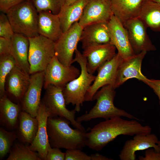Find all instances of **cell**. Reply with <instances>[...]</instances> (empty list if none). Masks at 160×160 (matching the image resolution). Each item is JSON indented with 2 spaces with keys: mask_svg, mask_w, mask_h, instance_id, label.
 <instances>
[{
  "mask_svg": "<svg viewBox=\"0 0 160 160\" xmlns=\"http://www.w3.org/2000/svg\"><path fill=\"white\" fill-rule=\"evenodd\" d=\"M116 117L101 122L86 133L85 145L93 150H101L108 143L121 135L133 136L150 134L151 128L134 119L127 120Z\"/></svg>",
  "mask_w": 160,
  "mask_h": 160,
  "instance_id": "cell-1",
  "label": "cell"
},
{
  "mask_svg": "<svg viewBox=\"0 0 160 160\" xmlns=\"http://www.w3.org/2000/svg\"><path fill=\"white\" fill-rule=\"evenodd\" d=\"M70 122L61 117H49L47 133L52 147L81 149L85 145L86 132L69 126Z\"/></svg>",
  "mask_w": 160,
  "mask_h": 160,
  "instance_id": "cell-2",
  "label": "cell"
},
{
  "mask_svg": "<svg viewBox=\"0 0 160 160\" xmlns=\"http://www.w3.org/2000/svg\"><path fill=\"white\" fill-rule=\"evenodd\" d=\"M115 89L109 85L101 87L93 97V100L97 101L95 105L89 112L78 117L76 119L77 121L81 123L97 118L107 120L118 116L140 120L134 116L114 105L113 101L116 94Z\"/></svg>",
  "mask_w": 160,
  "mask_h": 160,
  "instance_id": "cell-3",
  "label": "cell"
},
{
  "mask_svg": "<svg viewBox=\"0 0 160 160\" xmlns=\"http://www.w3.org/2000/svg\"><path fill=\"white\" fill-rule=\"evenodd\" d=\"M73 63L76 62L81 68V73L76 78L68 82L63 88V92L66 105L71 104L75 106L74 109L79 112L81 107L85 101L86 94L95 79L96 76L88 71L87 60L77 49L75 52Z\"/></svg>",
  "mask_w": 160,
  "mask_h": 160,
  "instance_id": "cell-4",
  "label": "cell"
},
{
  "mask_svg": "<svg viewBox=\"0 0 160 160\" xmlns=\"http://www.w3.org/2000/svg\"><path fill=\"white\" fill-rule=\"evenodd\" d=\"M15 33L28 38L39 35L38 13L31 3L25 0L6 13Z\"/></svg>",
  "mask_w": 160,
  "mask_h": 160,
  "instance_id": "cell-5",
  "label": "cell"
},
{
  "mask_svg": "<svg viewBox=\"0 0 160 160\" xmlns=\"http://www.w3.org/2000/svg\"><path fill=\"white\" fill-rule=\"evenodd\" d=\"M28 38L31 75L44 71L55 55V42L39 34Z\"/></svg>",
  "mask_w": 160,
  "mask_h": 160,
  "instance_id": "cell-6",
  "label": "cell"
},
{
  "mask_svg": "<svg viewBox=\"0 0 160 160\" xmlns=\"http://www.w3.org/2000/svg\"><path fill=\"white\" fill-rule=\"evenodd\" d=\"M45 89V93L41 101L47 110L49 117L64 118L68 120L76 129L85 131L81 123L78 122L75 119L76 111L75 110L70 111L66 108L63 88L50 85Z\"/></svg>",
  "mask_w": 160,
  "mask_h": 160,
  "instance_id": "cell-7",
  "label": "cell"
},
{
  "mask_svg": "<svg viewBox=\"0 0 160 160\" xmlns=\"http://www.w3.org/2000/svg\"><path fill=\"white\" fill-rule=\"evenodd\" d=\"M82 29L78 22H76L55 41V55L65 66H70L73 63V54L77 49Z\"/></svg>",
  "mask_w": 160,
  "mask_h": 160,
  "instance_id": "cell-8",
  "label": "cell"
},
{
  "mask_svg": "<svg viewBox=\"0 0 160 160\" xmlns=\"http://www.w3.org/2000/svg\"><path fill=\"white\" fill-rule=\"evenodd\" d=\"M44 72L45 89L50 85L63 88L68 82L77 78L80 74L81 71L72 65H64L55 55Z\"/></svg>",
  "mask_w": 160,
  "mask_h": 160,
  "instance_id": "cell-9",
  "label": "cell"
},
{
  "mask_svg": "<svg viewBox=\"0 0 160 160\" xmlns=\"http://www.w3.org/2000/svg\"><path fill=\"white\" fill-rule=\"evenodd\" d=\"M122 59L117 53L98 68L95 79L86 94L85 101H92L96 92L104 86L109 85L114 87L119 67Z\"/></svg>",
  "mask_w": 160,
  "mask_h": 160,
  "instance_id": "cell-10",
  "label": "cell"
},
{
  "mask_svg": "<svg viewBox=\"0 0 160 160\" xmlns=\"http://www.w3.org/2000/svg\"><path fill=\"white\" fill-rule=\"evenodd\" d=\"M123 25L127 30L130 44L135 53L156 50L147 33V27L139 18L130 19Z\"/></svg>",
  "mask_w": 160,
  "mask_h": 160,
  "instance_id": "cell-11",
  "label": "cell"
},
{
  "mask_svg": "<svg viewBox=\"0 0 160 160\" xmlns=\"http://www.w3.org/2000/svg\"><path fill=\"white\" fill-rule=\"evenodd\" d=\"M113 15L110 0H89L78 23L83 28L94 23H108Z\"/></svg>",
  "mask_w": 160,
  "mask_h": 160,
  "instance_id": "cell-12",
  "label": "cell"
},
{
  "mask_svg": "<svg viewBox=\"0 0 160 160\" xmlns=\"http://www.w3.org/2000/svg\"><path fill=\"white\" fill-rule=\"evenodd\" d=\"M29 86L20 103L22 110L36 117L41 102L42 89L44 86V71L30 75Z\"/></svg>",
  "mask_w": 160,
  "mask_h": 160,
  "instance_id": "cell-13",
  "label": "cell"
},
{
  "mask_svg": "<svg viewBox=\"0 0 160 160\" xmlns=\"http://www.w3.org/2000/svg\"><path fill=\"white\" fill-rule=\"evenodd\" d=\"M110 43L117 49L118 53L123 59L126 60L136 54L130 44L127 30L115 16L108 22Z\"/></svg>",
  "mask_w": 160,
  "mask_h": 160,
  "instance_id": "cell-14",
  "label": "cell"
},
{
  "mask_svg": "<svg viewBox=\"0 0 160 160\" xmlns=\"http://www.w3.org/2000/svg\"><path fill=\"white\" fill-rule=\"evenodd\" d=\"M116 49L111 43L92 45L84 48L82 54L87 60L88 72L93 74L100 66L116 55Z\"/></svg>",
  "mask_w": 160,
  "mask_h": 160,
  "instance_id": "cell-15",
  "label": "cell"
},
{
  "mask_svg": "<svg viewBox=\"0 0 160 160\" xmlns=\"http://www.w3.org/2000/svg\"><path fill=\"white\" fill-rule=\"evenodd\" d=\"M147 52L143 51L135 54L126 60L122 59L119 65L114 85L119 87L129 79L135 78L145 82L148 78L141 71L142 61Z\"/></svg>",
  "mask_w": 160,
  "mask_h": 160,
  "instance_id": "cell-16",
  "label": "cell"
},
{
  "mask_svg": "<svg viewBox=\"0 0 160 160\" xmlns=\"http://www.w3.org/2000/svg\"><path fill=\"white\" fill-rule=\"evenodd\" d=\"M30 81V74L16 65L6 79L5 88L7 95L20 103L28 89Z\"/></svg>",
  "mask_w": 160,
  "mask_h": 160,
  "instance_id": "cell-17",
  "label": "cell"
},
{
  "mask_svg": "<svg viewBox=\"0 0 160 160\" xmlns=\"http://www.w3.org/2000/svg\"><path fill=\"white\" fill-rule=\"evenodd\" d=\"M49 115L43 102H41L36 117L38 121L37 131L33 142L29 145L33 151L37 152L39 156L46 160L49 143L47 129V121Z\"/></svg>",
  "mask_w": 160,
  "mask_h": 160,
  "instance_id": "cell-18",
  "label": "cell"
},
{
  "mask_svg": "<svg viewBox=\"0 0 160 160\" xmlns=\"http://www.w3.org/2000/svg\"><path fill=\"white\" fill-rule=\"evenodd\" d=\"M159 140L153 134H137L132 139L127 140L119 155L121 160H136L135 152L137 151L153 148L156 151H160L157 145Z\"/></svg>",
  "mask_w": 160,
  "mask_h": 160,
  "instance_id": "cell-19",
  "label": "cell"
},
{
  "mask_svg": "<svg viewBox=\"0 0 160 160\" xmlns=\"http://www.w3.org/2000/svg\"><path fill=\"white\" fill-rule=\"evenodd\" d=\"M108 23H94L83 28L80 41L83 49L90 45L110 43Z\"/></svg>",
  "mask_w": 160,
  "mask_h": 160,
  "instance_id": "cell-20",
  "label": "cell"
},
{
  "mask_svg": "<svg viewBox=\"0 0 160 160\" xmlns=\"http://www.w3.org/2000/svg\"><path fill=\"white\" fill-rule=\"evenodd\" d=\"M22 110L20 104L13 102L6 94L0 98V125L6 129H16Z\"/></svg>",
  "mask_w": 160,
  "mask_h": 160,
  "instance_id": "cell-21",
  "label": "cell"
},
{
  "mask_svg": "<svg viewBox=\"0 0 160 160\" xmlns=\"http://www.w3.org/2000/svg\"><path fill=\"white\" fill-rule=\"evenodd\" d=\"M38 30L39 34L56 41L63 33L58 15L48 11L39 12Z\"/></svg>",
  "mask_w": 160,
  "mask_h": 160,
  "instance_id": "cell-22",
  "label": "cell"
},
{
  "mask_svg": "<svg viewBox=\"0 0 160 160\" xmlns=\"http://www.w3.org/2000/svg\"><path fill=\"white\" fill-rule=\"evenodd\" d=\"M11 55L17 65L25 72L29 73L30 65L28 61L29 41L28 37L15 33L11 39Z\"/></svg>",
  "mask_w": 160,
  "mask_h": 160,
  "instance_id": "cell-23",
  "label": "cell"
},
{
  "mask_svg": "<svg viewBox=\"0 0 160 160\" xmlns=\"http://www.w3.org/2000/svg\"><path fill=\"white\" fill-rule=\"evenodd\" d=\"M144 0H110L113 12L123 24L138 17Z\"/></svg>",
  "mask_w": 160,
  "mask_h": 160,
  "instance_id": "cell-24",
  "label": "cell"
},
{
  "mask_svg": "<svg viewBox=\"0 0 160 160\" xmlns=\"http://www.w3.org/2000/svg\"><path fill=\"white\" fill-rule=\"evenodd\" d=\"M38 127V121L36 118L22 110L19 116L16 131L17 139L21 143L30 145L35 138Z\"/></svg>",
  "mask_w": 160,
  "mask_h": 160,
  "instance_id": "cell-25",
  "label": "cell"
},
{
  "mask_svg": "<svg viewBox=\"0 0 160 160\" xmlns=\"http://www.w3.org/2000/svg\"><path fill=\"white\" fill-rule=\"evenodd\" d=\"M89 0H78L68 5H64L58 14L63 33L75 23L78 22Z\"/></svg>",
  "mask_w": 160,
  "mask_h": 160,
  "instance_id": "cell-26",
  "label": "cell"
},
{
  "mask_svg": "<svg viewBox=\"0 0 160 160\" xmlns=\"http://www.w3.org/2000/svg\"><path fill=\"white\" fill-rule=\"evenodd\" d=\"M138 17L152 30L160 31V4L150 0H144Z\"/></svg>",
  "mask_w": 160,
  "mask_h": 160,
  "instance_id": "cell-27",
  "label": "cell"
},
{
  "mask_svg": "<svg viewBox=\"0 0 160 160\" xmlns=\"http://www.w3.org/2000/svg\"><path fill=\"white\" fill-rule=\"evenodd\" d=\"M9 153L7 160H42L29 145L20 142H15Z\"/></svg>",
  "mask_w": 160,
  "mask_h": 160,
  "instance_id": "cell-28",
  "label": "cell"
},
{
  "mask_svg": "<svg viewBox=\"0 0 160 160\" xmlns=\"http://www.w3.org/2000/svg\"><path fill=\"white\" fill-rule=\"evenodd\" d=\"M16 63L11 55H0V98L6 94L5 88L6 78Z\"/></svg>",
  "mask_w": 160,
  "mask_h": 160,
  "instance_id": "cell-29",
  "label": "cell"
},
{
  "mask_svg": "<svg viewBox=\"0 0 160 160\" xmlns=\"http://www.w3.org/2000/svg\"><path fill=\"white\" fill-rule=\"evenodd\" d=\"M16 131H8L3 127L0 128V159L9 153L16 140L17 139Z\"/></svg>",
  "mask_w": 160,
  "mask_h": 160,
  "instance_id": "cell-30",
  "label": "cell"
},
{
  "mask_svg": "<svg viewBox=\"0 0 160 160\" xmlns=\"http://www.w3.org/2000/svg\"><path fill=\"white\" fill-rule=\"evenodd\" d=\"M33 5L38 13L48 11L58 15L65 4V0H28Z\"/></svg>",
  "mask_w": 160,
  "mask_h": 160,
  "instance_id": "cell-31",
  "label": "cell"
},
{
  "mask_svg": "<svg viewBox=\"0 0 160 160\" xmlns=\"http://www.w3.org/2000/svg\"><path fill=\"white\" fill-rule=\"evenodd\" d=\"M15 33L6 13L0 15V37L11 39Z\"/></svg>",
  "mask_w": 160,
  "mask_h": 160,
  "instance_id": "cell-32",
  "label": "cell"
},
{
  "mask_svg": "<svg viewBox=\"0 0 160 160\" xmlns=\"http://www.w3.org/2000/svg\"><path fill=\"white\" fill-rule=\"evenodd\" d=\"M65 153V160H91L90 156L88 155L80 149H67Z\"/></svg>",
  "mask_w": 160,
  "mask_h": 160,
  "instance_id": "cell-33",
  "label": "cell"
},
{
  "mask_svg": "<svg viewBox=\"0 0 160 160\" xmlns=\"http://www.w3.org/2000/svg\"><path fill=\"white\" fill-rule=\"evenodd\" d=\"M65 156V153L60 148L51 147L48 151L46 160H64Z\"/></svg>",
  "mask_w": 160,
  "mask_h": 160,
  "instance_id": "cell-34",
  "label": "cell"
},
{
  "mask_svg": "<svg viewBox=\"0 0 160 160\" xmlns=\"http://www.w3.org/2000/svg\"><path fill=\"white\" fill-rule=\"evenodd\" d=\"M25 0H0V10L6 13L10 9Z\"/></svg>",
  "mask_w": 160,
  "mask_h": 160,
  "instance_id": "cell-35",
  "label": "cell"
},
{
  "mask_svg": "<svg viewBox=\"0 0 160 160\" xmlns=\"http://www.w3.org/2000/svg\"><path fill=\"white\" fill-rule=\"evenodd\" d=\"M11 39L0 37V55H11Z\"/></svg>",
  "mask_w": 160,
  "mask_h": 160,
  "instance_id": "cell-36",
  "label": "cell"
},
{
  "mask_svg": "<svg viewBox=\"0 0 160 160\" xmlns=\"http://www.w3.org/2000/svg\"><path fill=\"white\" fill-rule=\"evenodd\" d=\"M139 160H160V151H155L154 149L148 148L146 149L145 156H139Z\"/></svg>",
  "mask_w": 160,
  "mask_h": 160,
  "instance_id": "cell-37",
  "label": "cell"
},
{
  "mask_svg": "<svg viewBox=\"0 0 160 160\" xmlns=\"http://www.w3.org/2000/svg\"><path fill=\"white\" fill-rule=\"evenodd\" d=\"M144 83L151 87L158 96L160 109V80L148 79Z\"/></svg>",
  "mask_w": 160,
  "mask_h": 160,
  "instance_id": "cell-38",
  "label": "cell"
},
{
  "mask_svg": "<svg viewBox=\"0 0 160 160\" xmlns=\"http://www.w3.org/2000/svg\"><path fill=\"white\" fill-rule=\"evenodd\" d=\"M90 156L91 160H113L112 159L109 158L108 157L104 156L98 153L92 154Z\"/></svg>",
  "mask_w": 160,
  "mask_h": 160,
  "instance_id": "cell-39",
  "label": "cell"
},
{
  "mask_svg": "<svg viewBox=\"0 0 160 160\" xmlns=\"http://www.w3.org/2000/svg\"><path fill=\"white\" fill-rule=\"evenodd\" d=\"M78 0H65V5H68L74 2H75Z\"/></svg>",
  "mask_w": 160,
  "mask_h": 160,
  "instance_id": "cell-40",
  "label": "cell"
},
{
  "mask_svg": "<svg viewBox=\"0 0 160 160\" xmlns=\"http://www.w3.org/2000/svg\"><path fill=\"white\" fill-rule=\"evenodd\" d=\"M150 0L160 4V0Z\"/></svg>",
  "mask_w": 160,
  "mask_h": 160,
  "instance_id": "cell-41",
  "label": "cell"
},
{
  "mask_svg": "<svg viewBox=\"0 0 160 160\" xmlns=\"http://www.w3.org/2000/svg\"><path fill=\"white\" fill-rule=\"evenodd\" d=\"M157 145L159 146L160 148V140H158V143H157Z\"/></svg>",
  "mask_w": 160,
  "mask_h": 160,
  "instance_id": "cell-42",
  "label": "cell"
}]
</instances>
